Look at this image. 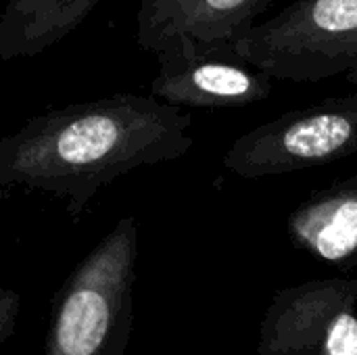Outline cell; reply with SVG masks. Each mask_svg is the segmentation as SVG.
Masks as SVG:
<instances>
[{"label": "cell", "mask_w": 357, "mask_h": 355, "mask_svg": "<svg viewBox=\"0 0 357 355\" xmlns=\"http://www.w3.org/2000/svg\"><path fill=\"white\" fill-rule=\"evenodd\" d=\"M138 222L119 220L54 297L46 355H126L134 326Z\"/></svg>", "instance_id": "obj_2"}, {"label": "cell", "mask_w": 357, "mask_h": 355, "mask_svg": "<svg viewBox=\"0 0 357 355\" xmlns=\"http://www.w3.org/2000/svg\"><path fill=\"white\" fill-rule=\"evenodd\" d=\"M232 46L272 80L357 84V0H295Z\"/></svg>", "instance_id": "obj_3"}, {"label": "cell", "mask_w": 357, "mask_h": 355, "mask_svg": "<svg viewBox=\"0 0 357 355\" xmlns=\"http://www.w3.org/2000/svg\"><path fill=\"white\" fill-rule=\"evenodd\" d=\"M21 314V295L15 289H0V345L8 343V339L17 331Z\"/></svg>", "instance_id": "obj_10"}, {"label": "cell", "mask_w": 357, "mask_h": 355, "mask_svg": "<svg viewBox=\"0 0 357 355\" xmlns=\"http://www.w3.org/2000/svg\"><path fill=\"white\" fill-rule=\"evenodd\" d=\"M155 56L159 71L151 94L174 107L236 109L272 94V77L238 56L234 46L207 50L178 36L167 40Z\"/></svg>", "instance_id": "obj_6"}, {"label": "cell", "mask_w": 357, "mask_h": 355, "mask_svg": "<svg viewBox=\"0 0 357 355\" xmlns=\"http://www.w3.org/2000/svg\"><path fill=\"white\" fill-rule=\"evenodd\" d=\"M278 0H142L136 17V42L157 54L172 38L199 48H224L253 27V21Z\"/></svg>", "instance_id": "obj_7"}, {"label": "cell", "mask_w": 357, "mask_h": 355, "mask_svg": "<svg viewBox=\"0 0 357 355\" xmlns=\"http://www.w3.org/2000/svg\"><path fill=\"white\" fill-rule=\"evenodd\" d=\"M100 0H8L0 17V59H29L75 31Z\"/></svg>", "instance_id": "obj_9"}, {"label": "cell", "mask_w": 357, "mask_h": 355, "mask_svg": "<svg viewBox=\"0 0 357 355\" xmlns=\"http://www.w3.org/2000/svg\"><path fill=\"white\" fill-rule=\"evenodd\" d=\"M291 241L312 257L357 270V174L310 195L287 218Z\"/></svg>", "instance_id": "obj_8"}, {"label": "cell", "mask_w": 357, "mask_h": 355, "mask_svg": "<svg viewBox=\"0 0 357 355\" xmlns=\"http://www.w3.org/2000/svg\"><path fill=\"white\" fill-rule=\"evenodd\" d=\"M357 155V92L289 111L236 138L222 165L247 180L307 172Z\"/></svg>", "instance_id": "obj_4"}, {"label": "cell", "mask_w": 357, "mask_h": 355, "mask_svg": "<svg viewBox=\"0 0 357 355\" xmlns=\"http://www.w3.org/2000/svg\"><path fill=\"white\" fill-rule=\"evenodd\" d=\"M190 128L186 109L153 94L123 92L50 109L0 140V190L50 195L77 222L117 178L188 155Z\"/></svg>", "instance_id": "obj_1"}, {"label": "cell", "mask_w": 357, "mask_h": 355, "mask_svg": "<svg viewBox=\"0 0 357 355\" xmlns=\"http://www.w3.org/2000/svg\"><path fill=\"white\" fill-rule=\"evenodd\" d=\"M257 355H357V278L278 291L259 324Z\"/></svg>", "instance_id": "obj_5"}]
</instances>
